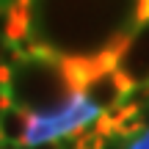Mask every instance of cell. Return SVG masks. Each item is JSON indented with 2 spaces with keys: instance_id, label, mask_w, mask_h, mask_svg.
Segmentation results:
<instances>
[{
  "instance_id": "6da1fadb",
  "label": "cell",
  "mask_w": 149,
  "mask_h": 149,
  "mask_svg": "<svg viewBox=\"0 0 149 149\" xmlns=\"http://www.w3.org/2000/svg\"><path fill=\"white\" fill-rule=\"evenodd\" d=\"M8 42L19 53L58 58L113 50L144 17L149 0H11Z\"/></svg>"
},
{
  "instance_id": "7a4b0ae2",
  "label": "cell",
  "mask_w": 149,
  "mask_h": 149,
  "mask_svg": "<svg viewBox=\"0 0 149 149\" xmlns=\"http://www.w3.org/2000/svg\"><path fill=\"white\" fill-rule=\"evenodd\" d=\"M102 111L83 94H74L55 111L44 113H31V124H28L25 146H39V144H53L61 141L64 135H72L77 130L88 127V124L100 122Z\"/></svg>"
},
{
  "instance_id": "3957f363",
  "label": "cell",
  "mask_w": 149,
  "mask_h": 149,
  "mask_svg": "<svg viewBox=\"0 0 149 149\" xmlns=\"http://www.w3.org/2000/svg\"><path fill=\"white\" fill-rule=\"evenodd\" d=\"M113 55H116V69L130 86L149 83V17H144L113 47Z\"/></svg>"
},
{
  "instance_id": "277c9868",
  "label": "cell",
  "mask_w": 149,
  "mask_h": 149,
  "mask_svg": "<svg viewBox=\"0 0 149 149\" xmlns=\"http://www.w3.org/2000/svg\"><path fill=\"white\" fill-rule=\"evenodd\" d=\"M28 124H31V113L25 108L8 102L6 111L0 113V141L6 146H19L25 144V135H28Z\"/></svg>"
},
{
  "instance_id": "5b68a950",
  "label": "cell",
  "mask_w": 149,
  "mask_h": 149,
  "mask_svg": "<svg viewBox=\"0 0 149 149\" xmlns=\"http://www.w3.org/2000/svg\"><path fill=\"white\" fill-rule=\"evenodd\" d=\"M127 149H149V130H144V133L135 135V138H130Z\"/></svg>"
},
{
  "instance_id": "8992f818",
  "label": "cell",
  "mask_w": 149,
  "mask_h": 149,
  "mask_svg": "<svg viewBox=\"0 0 149 149\" xmlns=\"http://www.w3.org/2000/svg\"><path fill=\"white\" fill-rule=\"evenodd\" d=\"M8 44H11V42L3 36V33H0V61H3V58H6V53H8Z\"/></svg>"
},
{
  "instance_id": "52a82bcc",
  "label": "cell",
  "mask_w": 149,
  "mask_h": 149,
  "mask_svg": "<svg viewBox=\"0 0 149 149\" xmlns=\"http://www.w3.org/2000/svg\"><path fill=\"white\" fill-rule=\"evenodd\" d=\"M8 102H11V100H8V94H6V91L0 88V113L6 111V105H8Z\"/></svg>"
},
{
  "instance_id": "ba28073f",
  "label": "cell",
  "mask_w": 149,
  "mask_h": 149,
  "mask_svg": "<svg viewBox=\"0 0 149 149\" xmlns=\"http://www.w3.org/2000/svg\"><path fill=\"white\" fill-rule=\"evenodd\" d=\"M28 149H61L58 141H53V144H39V146H28Z\"/></svg>"
}]
</instances>
